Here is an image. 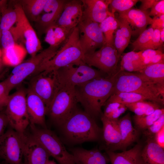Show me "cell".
Masks as SVG:
<instances>
[{
  "instance_id": "cell-1",
  "label": "cell",
  "mask_w": 164,
  "mask_h": 164,
  "mask_svg": "<svg viewBox=\"0 0 164 164\" xmlns=\"http://www.w3.org/2000/svg\"><path fill=\"white\" fill-rule=\"evenodd\" d=\"M118 71L112 76L94 79L75 87L78 102L94 119L102 114L101 108L112 94Z\"/></svg>"
},
{
  "instance_id": "cell-2",
  "label": "cell",
  "mask_w": 164,
  "mask_h": 164,
  "mask_svg": "<svg viewBox=\"0 0 164 164\" xmlns=\"http://www.w3.org/2000/svg\"><path fill=\"white\" fill-rule=\"evenodd\" d=\"M58 128L64 142L71 145L97 141L102 132L94 118L77 107Z\"/></svg>"
},
{
  "instance_id": "cell-3",
  "label": "cell",
  "mask_w": 164,
  "mask_h": 164,
  "mask_svg": "<svg viewBox=\"0 0 164 164\" xmlns=\"http://www.w3.org/2000/svg\"><path fill=\"white\" fill-rule=\"evenodd\" d=\"M121 92L137 93L160 105L164 104V87L155 83L138 72L119 70L112 94Z\"/></svg>"
},
{
  "instance_id": "cell-4",
  "label": "cell",
  "mask_w": 164,
  "mask_h": 164,
  "mask_svg": "<svg viewBox=\"0 0 164 164\" xmlns=\"http://www.w3.org/2000/svg\"><path fill=\"white\" fill-rule=\"evenodd\" d=\"M84 56L77 26L72 30L54 56L43 64L34 74L41 72L47 73L70 64L80 63L83 62Z\"/></svg>"
},
{
  "instance_id": "cell-5",
  "label": "cell",
  "mask_w": 164,
  "mask_h": 164,
  "mask_svg": "<svg viewBox=\"0 0 164 164\" xmlns=\"http://www.w3.org/2000/svg\"><path fill=\"white\" fill-rule=\"evenodd\" d=\"M54 71L59 88H75L89 81L108 76L84 62L70 64Z\"/></svg>"
},
{
  "instance_id": "cell-6",
  "label": "cell",
  "mask_w": 164,
  "mask_h": 164,
  "mask_svg": "<svg viewBox=\"0 0 164 164\" xmlns=\"http://www.w3.org/2000/svg\"><path fill=\"white\" fill-rule=\"evenodd\" d=\"M31 134L59 164H79L75 157L68 152L60 139L53 131L47 128L30 124Z\"/></svg>"
},
{
  "instance_id": "cell-7",
  "label": "cell",
  "mask_w": 164,
  "mask_h": 164,
  "mask_svg": "<svg viewBox=\"0 0 164 164\" xmlns=\"http://www.w3.org/2000/svg\"><path fill=\"white\" fill-rule=\"evenodd\" d=\"M60 47L50 46L29 60L14 67L11 74L4 81L9 90L21 84L31 74H34L41 66L51 59Z\"/></svg>"
},
{
  "instance_id": "cell-8",
  "label": "cell",
  "mask_w": 164,
  "mask_h": 164,
  "mask_svg": "<svg viewBox=\"0 0 164 164\" xmlns=\"http://www.w3.org/2000/svg\"><path fill=\"white\" fill-rule=\"evenodd\" d=\"M75 88H59L47 110L50 121L58 127L77 108Z\"/></svg>"
},
{
  "instance_id": "cell-9",
  "label": "cell",
  "mask_w": 164,
  "mask_h": 164,
  "mask_svg": "<svg viewBox=\"0 0 164 164\" xmlns=\"http://www.w3.org/2000/svg\"><path fill=\"white\" fill-rule=\"evenodd\" d=\"M14 2L13 6L17 13V19L15 26L9 30L15 42L19 41L23 43L27 53L31 57L34 56L42 48L40 41L21 5L18 1Z\"/></svg>"
},
{
  "instance_id": "cell-10",
  "label": "cell",
  "mask_w": 164,
  "mask_h": 164,
  "mask_svg": "<svg viewBox=\"0 0 164 164\" xmlns=\"http://www.w3.org/2000/svg\"><path fill=\"white\" fill-rule=\"evenodd\" d=\"M26 92L20 89L10 95L5 113L9 125L18 133H25L30 122L26 103Z\"/></svg>"
},
{
  "instance_id": "cell-11",
  "label": "cell",
  "mask_w": 164,
  "mask_h": 164,
  "mask_svg": "<svg viewBox=\"0 0 164 164\" xmlns=\"http://www.w3.org/2000/svg\"><path fill=\"white\" fill-rule=\"evenodd\" d=\"M119 58L114 45L105 43L94 53L84 55L83 61L90 67H94L108 76L118 70L117 64Z\"/></svg>"
},
{
  "instance_id": "cell-12",
  "label": "cell",
  "mask_w": 164,
  "mask_h": 164,
  "mask_svg": "<svg viewBox=\"0 0 164 164\" xmlns=\"http://www.w3.org/2000/svg\"><path fill=\"white\" fill-rule=\"evenodd\" d=\"M77 27L80 42L84 55L94 53L106 43L99 24L82 18Z\"/></svg>"
},
{
  "instance_id": "cell-13",
  "label": "cell",
  "mask_w": 164,
  "mask_h": 164,
  "mask_svg": "<svg viewBox=\"0 0 164 164\" xmlns=\"http://www.w3.org/2000/svg\"><path fill=\"white\" fill-rule=\"evenodd\" d=\"M0 158L8 164H23L20 134L12 128L0 138Z\"/></svg>"
},
{
  "instance_id": "cell-14",
  "label": "cell",
  "mask_w": 164,
  "mask_h": 164,
  "mask_svg": "<svg viewBox=\"0 0 164 164\" xmlns=\"http://www.w3.org/2000/svg\"><path fill=\"white\" fill-rule=\"evenodd\" d=\"M43 101L47 110L59 89L54 71L36 74L29 87ZM47 114V113H46Z\"/></svg>"
},
{
  "instance_id": "cell-15",
  "label": "cell",
  "mask_w": 164,
  "mask_h": 164,
  "mask_svg": "<svg viewBox=\"0 0 164 164\" xmlns=\"http://www.w3.org/2000/svg\"><path fill=\"white\" fill-rule=\"evenodd\" d=\"M23 164H46L50 156L43 146L30 134H20Z\"/></svg>"
},
{
  "instance_id": "cell-16",
  "label": "cell",
  "mask_w": 164,
  "mask_h": 164,
  "mask_svg": "<svg viewBox=\"0 0 164 164\" xmlns=\"http://www.w3.org/2000/svg\"><path fill=\"white\" fill-rule=\"evenodd\" d=\"M26 103L30 124L47 128L45 115L47 109L43 101L30 88L26 93Z\"/></svg>"
},
{
  "instance_id": "cell-17",
  "label": "cell",
  "mask_w": 164,
  "mask_h": 164,
  "mask_svg": "<svg viewBox=\"0 0 164 164\" xmlns=\"http://www.w3.org/2000/svg\"><path fill=\"white\" fill-rule=\"evenodd\" d=\"M82 16L83 5L81 0H67L56 24L72 29L78 26Z\"/></svg>"
},
{
  "instance_id": "cell-18",
  "label": "cell",
  "mask_w": 164,
  "mask_h": 164,
  "mask_svg": "<svg viewBox=\"0 0 164 164\" xmlns=\"http://www.w3.org/2000/svg\"><path fill=\"white\" fill-rule=\"evenodd\" d=\"M118 13V17L125 20L130 27L132 35H139L152 22V18L149 16L147 10L132 8Z\"/></svg>"
},
{
  "instance_id": "cell-19",
  "label": "cell",
  "mask_w": 164,
  "mask_h": 164,
  "mask_svg": "<svg viewBox=\"0 0 164 164\" xmlns=\"http://www.w3.org/2000/svg\"><path fill=\"white\" fill-rule=\"evenodd\" d=\"M82 18L100 24L108 17L114 15L109 10V0H81Z\"/></svg>"
},
{
  "instance_id": "cell-20",
  "label": "cell",
  "mask_w": 164,
  "mask_h": 164,
  "mask_svg": "<svg viewBox=\"0 0 164 164\" xmlns=\"http://www.w3.org/2000/svg\"><path fill=\"white\" fill-rule=\"evenodd\" d=\"M142 147L138 143L132 148L120 153L106 150L111 164H143L141 156Z\"/></svg>"
},
{
  "instance_id": "cell-21",
  "label": "cell",
  "mask_w": 164,
  "mask_h": 164,
  "mask_svg": "<svg viewBox=\"0 0 164 164\" xmlns=\"http://www.w3.org/2000/svg\"><path fill=\"white\" fill-rule=\"evenodd\" d=\"M118 119H111L105 117L102 114L101 116L103 125V136L107 146L106 150L113 151L120 142L121 135Z\"/></svg>"
},
{
  "instance_id": "cell-22",
  "label": "cell",
  "mask_w": 164,
  "mask_h": 164,
  "mask_svg": "<svg viewBox=\"0 0 164 164\" xmlns=\"http://www.w3.org/2000/svg\"><path fill=\"white\" fill-rule=\"evenodd\" d=\"M118 122L121 140L120 144L113 150H124L136 140L138 137V133L133 126L129 113L118 119Z\"/></svg>"
},
{
  "instance_id": "cell-23",
  "label": "cell",
  "mask_w": 164,
  "mask_h": 164,
  "mask_svg": "<svg viewBox=\"0 0 164 164\" xmlns=\"http://www.w3.org/2000/svg\"><path fill=\"white\" fill-rule=\"evenodd\" d=\"M69 151L79 164H107L109 161L108 157L97 149L87 150L77 147L70 148Z\"/></svg>"
},
{
  "instance_id": "cell-24",
  "label": "cell",
  "mask_w": 164,
  "mask_h": 164,
  "mask_svg": "<svg viewBox=\"0 0 164 164\" xmlns=\"http://www.w3.org/2000/svg\"><path fill=\"white\" fill-rule=\"evenodd\" d=\"M141 156L143 164L164 163V151L153 137H149L147 143L142 149Z\"/></svg>"
},
{
  "instance_id": "cell-25",
  "label": "cell",
  "mask_w": 164,
  "mask_h": 164,
  "mask_svg": "<svg viewBox=\"0 0 164 164\" xmlns=\"http://www.w3.org/2000/svg\"><path fill=\"white\" fill-rule=\"evenodd\" d=\"M73 29H67L55 24L46 30L44 41L50 46L60 47L67 40Z\"/></svg>"
},
{
  "instance_id": "cell-26",
  "label": "cell",
  "mask_w": 164,
  "mask_h": 164,
  "mask_svg": "<svg viewBox=\"0 0 164 164\" xmlns=\"http://www.w3.org/2000/svg\"><path fill=\"white\" fill-rule=\"evenodd\" d=\"M4 65L15 67L21 63L27 53L25 48L16 43L13 46L2 50Z\"/></svg>"
},
{
  "instance_id": "cell-27",
  "label": "cell",
  "mask_w": 164,
  "mask_h": 164,
  "mask_svg": "<svg viewBox=\"0 0 164 164\" xmlns=\"http://www.w3.org/2000/svg\"><path fill=\"white\" fill-rule=\"evenodd\" d=\"M141 51H133L124 53L121 57V71L139 72L145 67L141 57Z\"/></svg>"
},
{
  "instance_id": "cell-28",
  "label": "cell",
  "mask_w": 164,
  "mask_h": 164,
  "mask_svg": "<svg viewBox=\"0 0 164 164\" xmlns=\"http://www.w3.org/2000/svg\"><path fill=\"white\" fill-rule=\"evenodd\" d=\"M47 0L18 1L29 21L35 22L42 14Z\"/></svg>"
},
{
  "instance_id": "cell-29",
  "label": "cell",
  "mask_w": 164,
  "mask_h": 164,
  "mask_svg": "<svg viewBox=\"0 0 164 164\" xmlns=\"http://www.w3.org/2000/svg\"><path fill=\"white\" fill-rule=\"evenodd\" d=\"M63 9L43 12L39 16L34 22L35 27L39 36L45 34L50 27L56 23Z\"/></svg>"
},
{
  "instance_id": "cell-30",
  "label": "cell",
  "mask_w": 164,
  "mask_h": 164,
  "mask_svg": "<svg viewBox=\"0 0 164 164\" xmlns=\"http://www.w3.org/2000/svg\"><path fill=\"white\" fill-rule=\"evenodd\" d=\"M138 72L155 83L164 87V63L147 66Z\"/></svg>"
},
{
  "instance_id": "cell-31",
  "label": "cell",
  "mask_w": 164,
  "mask_h": 164,
  "mask_svg": "<svg viewBox=\"0 0 164 164\" xmlns=\"http://www.w3.org/2000/svg\"><path fill=\"white\" fill-rule=\"evenodd\" d=\"M127 109L134 112L137 116L150 114L155 110L161 108L160 105L152 101H145L124 104Z\"/></svg>"
},
{
  "instance_id": "cell-32",
  "label": "cell",
  "mask_w": 164,
  "mask_h": 164,
  "mask_svg": "<svg viewBox=\"0 0 164 164\" xmlns=\"http://www.w3.org/2000/svg\"><path fill=\"white\" fill-rule=\"evenodd\" d=\"M104 36L106 43L114 45V34L118 27V22L115 15H110L99 24Z\"/></svg>"
},
{
  "instance_id": "cell-33",
  "label": "cell",
  "mask_w": 164,
  "mask_h": 164,
  "mask_svg": "<svg viewBox=\"0 0 164 164\" xmlns=\"http://www.w3.org/2000/svg\"><path fill=\"white\" fill-rule=\"evenodd\" d=\"M147 100H148L145 97L139 94L132 92H121L111 94L106 101L125 104Z\"/></svg>"
},
{
  "instance_id": "cell-34",
  "label": "cell",
  "mask_w": 164,
  "mask_h": 164,
  "mask_svg": "<svg viewBox=\"0 0 164 164\" xmlns=\"http://www.w3.org/2000/svg\"><path fill=\"white\" fill-rule=\"evenodd\" d=\"M164 114V108H160L148 115L144 116L135 115L134 117V119L137 127L141 130H144L151 125Z\"/></svg>"
},
{
  "instance_id": "cell-35",
  "label": "cell",
  "mask_w": 164,
  "mask_h": 164,
  "mask_svg": "<svg viewBox=\"0 0 164 164\" xmlns=\"http://www.w3.org/2000/svg\"><path fill=\"white\" fill-rule=\"evenodd\" d=\"M17 15L14 6H8L7 9L1 16L0 27L1 30H9L15 24Z\"/></svg>"
},
{
  "instance_id": "cell-36",
  "label": "cell",
  "mask_w": 164,
  "mask_h": 164,
  "mask_svg": "<svg viewBox=\"0 0 164 164\" xmlns=\"http://www.w3.org/2000/svg\"><path fill=\"white\" fill-rule=\"evenodd\" d=\"M138 0H109L108 9L112 13L125 11L134 6Z\"/></svg>"
},
{
  "instance_id": "cell-37",
  "label": "cell",
  "mask_w": 164,
  "mask_h": 164,
  "mask_svg": "<svg viewBox=\"0 0 164 164\" xmlns=\"http://www.w3.org/2000/svg\"><path fill=\"white\" fill-rule=\"evenodd\" d=\"M154 29L151 26L140 34L132 44L133 51L137 52L145 50L151 39Z\"/></svg>"
},
{
  "instance_id": "cell-38",
  "label": "cell",
  "mask_w": 164,
  "mask_h": 164,
  "mask_svg": "<svg viewBox=\"0 0 164 164\" xmlns=\"http://www.w3.org/2000/svg\"><path fill=\"white\" fill-rule=\"evenodd\" d=\"M114 33V45L117 51L118 57L120 59L130 41L122 33L118 26Z\"/></svg>"
},
{
  "instance_id": "cell-39",
  "label": "cell",
  "mask_w": 164,
  "mask_h": 164,
  "mask_svg": "<svg viewBox=\"0 0 164 164\" xmlns=\"http://www.w3.org/2000/svg\"><path fill=\"white\" fill-rule=\"evenodd\" d=\"M164 126V114L155 121L151 125L144 130V134L148 137L153 136Z\"/></svg>"
},
{
  "instance_id": "cell-40",
  "label": "cell",
  "mask_w": 164,
  "mask_h": 164,
  "mask_svg": "<svg viewBox=\"0 0 164 164\" xmlns=\"http://www.w3.org/2000/svg\"><path fill=\"white\" fill-rule=\"evenodd\" d=\"M9 30H2L1 44L2 49H5L13 46L16 43Z\"/></svg>"
},
{
  "instance_id": "cell-41",
  "label": "cell",
  "mask_w": 164,
  "mask_h": 164,
  "mask_svg": "<svg viewBox=\"0 0 164 164\" xmlns=\"http://www.w3.org/2000/svg\"><path fill=\"white\" fill-rule=\"evenodd\" d=\"M163 44L161 40L160 30L154 29L151 39L145 50L151 49L153 50L161 49Z\"/></svg>"
},
{
  "instance_id": "cell-42",
  "label": "cell",
  "mask_w": 164,
  "mask_h": 164,
  "mask_svg": "<svg viewBox=\"0 0 164 164\" xmlns=\"http://www.w3.org/2000/svg\"><path fill=\"white\" fill-rule=\"evenodd\" d=\"M10 92L4 81L0 82V111L6 107Z\"/></svg>"
},
{
  "instance_id": "cell-43",
  "label": "cell",
  "mask_w": 164,
  "mask_h": 164,
  "mask_svg": "<svg viewBox=\"0 0 164 164\" xmlns=\"http://www.w3.org/2000/svg\"><path fill=\"white\" fill-rule=\"evenodd\" d=\"M141 56L145 67L147 66L151 59L155 55L163 53L162 49H148L141 50Z\"/></svg>"
},
{
  "instance_id": "cell-44",
  "label": "cell",
  "mask_w": 164,
  "mask_h": 164,
  "mask_svg": "<svg viewBox=\"0 0 164 164\" xmlns=\"http://www.w3.org/2000/svg\"><path fill=\"white\" fill-rule=\"evenodd\" d=\"M149 14L150 16L158 17L164 15V0H158L151 8Z\"/></svg>"
},
{
  "instance_id": "cell-45",
  "label": "cell",
  "mask_w": 164,
  "mask_h": 164,
  "mask_svg": "<svg viewBox=\"0 0 164 164\" xmlns=\"http://www.w3.org/2000/svg\"><path fill=\"white\" fill-rule=\"evenodd\" d=\"M116 19L118 22V27L122 33L130 41L132 35V31L130 27L125 20L119 17Z\"/></svg>"
},
{
  "instance_id": "cell-46",
  "label": "cell",
  "mask_w": 164,
  "mask_h": 164,
  "mask_svg": "<svg viewBox=\"0 0 164 164\" xmlns=\"http://www.w3.org/2000/svg\"><path fill=\"white\" fill-rule=\"evenodd\" d=\"M151 27L154 29L160 30L164 28V15L159 17H154Z\"/></svg>"
},
{
  "instance_id": "cell-47",
  "label": "cell",
  "mask_w": 164,
  "mask_h": 164,
  "mask_svg": "<svg viewBox=\"0 0 164 164\" xmlns=\"http://www.w3.org/2000/svg\"><path fill=\"white\" fill-rule=\"evenodd\" d=\"M9 125V121L5 111H0V138L5 132V129Z\"/></svg>"
},
{
  "instance_id": "cell-48",
  "label": "cell",
  "mask_w": 164,
  "mask_h": 164,
  "mask_svg": "<svg viewBox=\"0 0 164 164\" xmlns=\"http://www.w3.org/2000/svg\"><path fill=\"white\" fill-rule=\"evenodd\" d=\"M127 109V108L125 105L121 104L119 108L107 118L112 120H118L119 117L125 113Z\"/></svg>"
},
{
  "instance_id": "cell-49",
  "label": "cell",
  "mask_w": 164,
  "mask_h": 164,
  "mask_svg": "<svg viewBox=\"0 0 164 164\" xmlns=\"http://www.w3.org/2000/svg\"><path fill=\"white\" fill-rule=\"evenodd\" d=\"M154 140L163 149L164 148V126L155 135Z\"/></svg>"
},
{
  "instance_id": "cell-50",
  "label": "cell",
  "mask_w": 164,
  "mask_h": 164,
  "mask_svg": "<svg viewBox=\"0 0 164 164\" xmlns=\"http://www.w3.org/2000/svg\"><path fill=\"white\" fill-rule=\"evenodd\" d=\"M158 1V0H139L141 2L139 9L143 11H147L148 9L151 8Z\"/></svg>"
},
{
  "instance_id": "cell-51",
  "label": "cell",
  "mask_w": 164,
  "mask_h": 164,
  "mask_svg": "<svg viewBox=\"0 0 164 164\" xmlns=\"http://www.w3.org/2000/svg\"><path fill=\"white\" fill-rule=\"evenodd\" d=\"M8 6V1L6 0H0V15L2 16L7 9Z\"/></svg>"
},
{
  "instance_id": "cell-52",
  "label": "cell",
  "mask_w": 164,
  "mask_h": 164,
  "mask_svg": "<svg viewBox=\"0 0 164 164\" xmlns=\"http://www.w3.org/2000/svg\"><path fill=\"white\" fill-rule=\"evenodd\" d=\"M160 34L161 40L164 43V28L160 30Z\"/></svg>"
},
{
  "instance_id": "cell-53",
  "label": "cell",
  "mask_w": 164,
  "mask_h": 164,
  "mask_svg": "<svg viewBox=\"0 0 164 164\" xmlns=\"http://www.w3.org/2000/svg\"><path fill=\"white\" fill-rule=\"evenodd\" d=\"M46 164H57L54 161L49 160Z\"/></svg>"
},
{
  "instance_id": "cell-54",
  "label": "cell",
  "mask_w": 164,
  "mask_h": 164,
  "mask_svg": "<svg viewBox=\"0 0 164 164\" xmlns=\"http://www.w3.org/2000/svg\"><path fill=\"white\" fill-rule=\"evenodd\" d=\"M4 64L2 61H0V72H1L3 67Z\"/></svg>"
},
{
  "instance_id": "cell-55",
  "label": "cell",
  "mask_w": 164,
  "mask_h": 164,
  "mask_svg": "<svg viewBox=\"0 0 164 164\" xmlns=\"http://www.w3.org/2000/svg\"><path fill=\"white\" fill-rule=\"evenodd\" d=\"M2 51L0 48V61H2Z\"/></svg>"
},
{
  "instance_id": "cell-56",
  "label": "cell",
  "mask_w": 164,
  "mask_h": 164,
  "mask_svg": "<svg viewBox=\"0 0 164 164\" xmlns=\"http://www.w3.org/2000/svg\"><path fill=\"white\" fill-rule=\"evenodd\" d=\"M2 35V30L0 28V46H1V36Z\"/></svg>"
},
{
  "instance_id": "cell-57",
  "label": "cell",
  "mask_w": 164,
  "mask_h": 164,
  "mask_svg": "<svg viewBox=\"0 0 164 164\" xmlns=\"http://www.w3.org/2000/svg\"><path fill=\"white\" fill-rule=\"evenodd\" d=\"M2 164H7V163H6L4 161V162Z\"/></svg>"
},
{
  "instance_id": "cell-58",
  "label": "cell",
  "mask_w": 164,
  "mask_h": 164,
  "mask_svg": "<svg viewBox=\"0 0 164 164\" xmlns=\"http://www.w3.org/2000/svg\"><path fill=\"white\" fill-rule=\"evenodd\" d=\"M1 16L0 15V22L1 20Z\"/></svg>"
},
{
  "instance_id": "cell-59",
  "label": "cell",
  "mask_w": 164,
  "mask_h": 164,
  "mask_svg": "<svg viewBox=\"0 0 164 164\" xmlns=\"http://www.w3.org/2000/svg\"><path fill=\"white\" fill-rule=\"evenodd\" d=\"M159 164H164V163H160Z\"/></svg>"
}]
</instances>
